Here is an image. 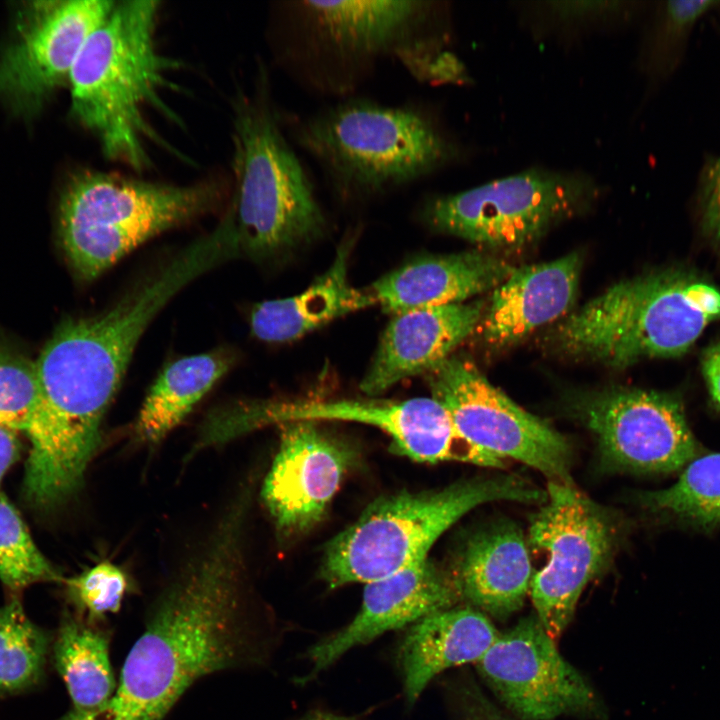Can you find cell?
<instances>
[{"instance_id": "1", "label": "cell", "mask_w": 720, "mask_h": 720, "mask_svg": "<svg viewBox=\"0 0 720 720\" xmlns=\"http://www.w3.org/2000/svg\"><path fill=\"white\" fill-rule=\"evenodd\" d=\"M209 268L206 254L190 247L115 305L55 330L35 361L40 405L27 433L24 478L33 504L55 505L80 486L139 339L168 301Z\"/></svg>"}, {"instance_id": "2", "label": "cell", "mask_w": 720, "mask_h": 720, "mask_svg": "<svg viewBox=\"0 0 720 720\" xmlns=\"http://www.w3.org/2000/svg\"><path fill=\"white\" fill-rule=\"evenodd\" d=\"M241 523V507L231 508L204 553L164 594L111 698L58 720H163L197 680L249 662L252 637L239 585Z\"/></svg>"}, {"instance_id": "3", "label": "cell", "mask_w": 720, "mask_h": 720, "mask_svg": "<svg viewBox=\"0 0 720 720\" xmlns=\"http://www.w3.org/2000/svg\"><path fill=\"white\" fill-rule=\"evenodd\" d=\"M159 2L115 1L83 45L69 74L76 118L104 155L141 171L156 137L148 113L165 108L163 93L179 63L161 54L155 29Z\"/></svg>"}, {"instance_id": "4", "label": "cell", "mask_w": 720, "mask_h": 720, "mask_svg": "<svg viewBox=\"0 0 720 720\" xmlns=\"http://www.w3.org/2000/svg\"><path fill=\"white\" fill-rule=\"evenodd\" d=\"M296 143L343 197H372L454 162L456 142L423 107L349 99L294 127Z\"/></svg>"}, {"instance_id": "5", "label": "cell", "mask_w": 720, "mask_h": 720, "mask_svg": "<svg viewBox=\"0 0 720 720\" xmlns=\"http://www.w3.org/2000/svg\"><path fill=\"white\" fill-rule=\"evenodd\" d=\"M720 320V289L682 270H664L610 286L560 326L566 353L615 368L685 354Z\"/></svg>"}, {"instance_id": "6", "label": "cell", "mask_w": 720, "mask_h": 720, "mask_svg": "<svg viewBox=\"0 0 720 720\" xmlns=\"http://www.w3.org/2000/svg\"><path fill=\"white\" fill-rule=\"evenodd\" d=\"M546 499V491L513 476L477 478L441 490L381 496L328 542L321 579L331 589L383 579L426 559L447 529L483 503H544Z\"/></svg>"}, {"instance_id": "7", "label": "cell", "mask_w": 720, "mask_h": 720, "mask_svg": "<svg viewBox=\"0 0 720 720\" xmlns=\"http://www.w3.org/2000/svg\"><path fill=\"white\" fill-rule=\"evenodd\" d=\"M265 96L238 103L232 135L230 211L239 247L255 258L309 242L326 226L313 183Z\"/></svg>"}, {"instance_id": "8", "label": "cell", "mask_w": 720, "mask_h": 720, "mask_svg": "<svg viewBox=\"0 0 720 720\" xmlns=\"http://www.w3.org/2000/svg\"><path fill=\"white\" fill-rule=\"evenodd\" d=\"M216 194L208 184L83 171L60 199V242L75 275L91 281L149 239L206 211Z\"/></svg>"}, {"instance_id": "9", "label": "cell", "mask_w": 720, "mask_h": 720, "mask_svg": "<svg viewBox=\"0 0 720 720\" xmlns=\"http://www.w3.org/2000/svg\"><path fill=\"white\" fill-rule=\"evenodd\" d=\"M589 176L531 169L429 197L421 217L433 230L492 247H518L596 198Z\"/></svg>"}, {"instance_id": "10", "label": "cell", "mask_w": 720, "mask_h": 720, "mask_svg": "<svg viewBox=\"0 0 720 720\" xmlns=\"http://www.w3.org/2000/svg\"><path fill=\"white\" fill-rule=\"evenodd\" d=\"M546 493L526 541L532 568L529 595L537 619L555 641L573 617L582 591L611 557L616 527L607 511L572 482L549 481Z\"/></svg>"}, {"instance_id": "11", "label": "cell", "mask_w": 720, "mask_h": 720, "mask_svg": "<svg viewBox=\"0 0 720 720\" xmlns=\"http://www.w3.org/2000/svg\"><path fill=\"white\" fill-rule=\"evenodd\" d=\"M293 421L370 425L390 437L394 452L417 462L457 461L492 468L507 464L464 438L433 398L255 402L222 411L218 427L230 440L259 427Z\"/></svg>"}, {"instance_id": "12", "label": "cell", "mask_w": 720, "mask_h": 720, "mask_svg": "<svg viewBox=\"0 0 720 720\" xmlns=\"http://www.w3.org/2000/svg\"><path fill=\"white\" fill-rule=\"evenodd\" d=\"M426 375L432 398L464 438L531 466L549 481L572 482L567 440L494 387L471 361L450 356Z\"/></svg>"}, {"instance_id": "13", "label": "cell", "mask_w": 720, "mask_h": 720, "mask_svg": "<svg viewBox=\"0 0 720 720\" xmlns=\"http://www.w3.org/2000/svg\"><path fill=\"white\" fill-rule=\"evenodd\" d=\"M579 411L609 467L669 474L683 470L699 456L683 402L676 394L614 388L583 399Z\"/></svg>"}, {"instance_id": "14", "label": "cell", "mask_w": 720, "mask_h": 720, "mask_svg": "<svg viewBox=\"0 0 720 720\" xmlns=\"http://www.w3.org/2000/svg\"><path fill=\"white\" fill-rule=\"evenodd\" d=\"M475 664L500 700L524 719L592 713L598 706L590 685L559 653L536 616L499 633Z\"/></svg>"}, {"instance_id": "15", "label": "cell", "mask_w": 720, "mask_h": 720, "mask_svg": "<svg viewBox=\"0 0 720 720\" xmlns=\"http://www.w3.org/2000/svg\"><path fill=\"white\" fill-rule=\"evenodd\" d=\"M115 1L68 0L35 3L14 42L0 58V96L32 108L69 79L88 37Z\"/></svg>"}, {"instance_id": "16", "label": "cell", "mask_w": 720, "mask_h": 720, "mask_svg": "<svg viewBox=\"0 0 720 720\" xmlns=\"http://www.w3.org/2000/svg\"><path fill=\"white\" fill-rule=\"evenodd\" d=\"M317 424L281 425L280 446L264 480L263 502L285 535L302 534L322 519L355 462L354 449Z\"/></svg>"}, {"instance_id": "17", "label": "cell", "mask_w": 720, "mask_h": 720, "mask_svg": "<svg viewBox=\"0 0 720 720\" xmlns=\"http://www.w3.org/2000/svg\"><path fill=\"white\" fill-rule=\"evenodd\" d=\"M425 1H301L313 39L331 52L353 59L392 56L407 70L422 54L442 46L424 36L438 10Z\"/></svg>"}, {"instance_id": "18", "label": "cell", "mask_w": 720, "mask_h": 720, "mask_svg": "<svg viewBox=\"0 0 720 720\" xmlns=\"http://www.w3.org/2000/svg\"><path fill=\"white\" fill-rule=\"evenodd\" d=\"M461 598L453 570L441 568L428 557L365 584L355 618L309 649L311 675L327 668L350 649L390 630L414 624L427 615L452 608Z\"/></svg>"}, {"instance_id": "19", "label": "cell", "mask_w": 720, "mask_h": 720, "mask_svg": "<svg viewBox=\"0 0 720 720\" xmlns=\"http://www.w3.org/2000/svg\"><path fill=\"white\" fill-rule=\"evenodd\" d=\"M483 312V302L474 301L393 314L361 390L376 396L405 378L429 373L473 332Z\"/></svg>"}, {"instance_id": "20", "label": "cell", "mask_w": 720, "mask_h": 720, "mask_svg": "<svg viewBox=\"0 0 720 720\" xmlns=\"http://www.w3.org/2000/svg\"><path fill=\"white\" fill-rule=\"evenodd\" d=\"M581 265V257L574 252L547 263L515 268L494 289L476 327L485 342L512 344L565 315L575 301Z\"/></svg>"}, {"instance_id": "21", "label": "cell", "mask_w": 720, "mask_h": 720, "mask_svg": "<svg viewBox=\"0 0 720 720\" xmlns=\"http://www.w3.org/2000/svg\"><path fill=\"white\" fill-rule=\"evenodd\" d=\"M515 269L506 261L479 252L415 259L375 281L369 293L392 314L463 303L498 287Z\"/></svg>"}, {"instance_id": "22", "label": "cell", "mask_w": 720, "mask_h": 720, "mask_svg": "<svg viewBox=\"0 0 720 720\" xmlns=\"http://www.w3.org/2000/svg\"><path fill=\"white\" fill-rule=\"evenodd\" d=\"M453 573L462 598L483 612L505 618L519 610L529 593L531 561L521 530L497 523L472 536Z\"/></svg>"}, {"instance_id": "23", "label": "cell", "mask_w": 720, "mask_h": 720, "mask_svg": "<svg viewBox=\"0 0 720 720\" xmlns=\"http://www.w3.org/2000/svg\"><path fill=\"white\" fill-rule=\"evenodd\" d=\"M498 635L482 612L470 608L437 611L412 624L397 654L409 704L439 673L478 662Z\"/></svg>"}, {"instance_id": "24", "label": "cell", "mask_w": 720, "mask_h": 720, "mask_svg": "<svg viewBox=\"0 0 720 720\" xmlns=\"http://www.w3.org/2000/svg\"><path fill=\"white\" fill-rule=\"evenodd\" d=\"M351 245L342 244L328 270L292 297L263 301L250 315L253 335L265 342L296 340L348 313L375 304L371 294L353 287L348 278Z\"/></svg>"}, {"instance_id": "25", "label": "cell", "mask_w": 720, "mask_h": 720, "mask_svg": "<svg viewBox=\"0 0 720 720\" xmlns=\"http://www.w3.org/2000/svg\"><path fill=\"white\" fill-rule=\"evenodd\" d=\"M232 355L224 351L186 356L165 367L139 411L135 433L144 442L163 439L227 373Z\"/></svg>"}, {"instance_id": "26", "label": "cell", "mask_w": 720, "mask_h": 720, "mask_svg": "<svg viewBox=\"0 0 720 720\" xmlns=\"http://www.w3.org/2000/svg\"><path fill=\"white\" fill-rule=\"evenodd\" d=\"M55 666L76 712L103 706L116 689L109 659L108 639L80 620L66 619L54 644Z\"/></svg>"}, {"instance_id": "27", "label": "cell", "mask_w": 720, "mask_h": 720, "mask_svg": "<svg viewBox=\"0 0 720 720\" xmlns=\"http://www.w3.org/2000/svg\"><path fill=\"white\" fill-rule=\"evenodd\" d=\"M644 506L680 524L712 529L720 525V453L697 456L671 486L641 495Z\"/></svg>"}, {"instance_id": "28", "label": "cell", "mask_w": 720, "mask_h": 720, "mask_svg": "<svg viewBox=\"0 0 720 720\" xmlns=\"http://www.w3.org/2000/svg\"><path fill=\"white\" fill-rule=\"evenodd\" d=\"M49 639L17 600L0 608V694L30 687L40 678Z\"/></svg>"}, {"instance_id": "29", "label": "cell", "mask_w": 720, "mask_h": 720, "mask_svg": "<svg viewBox=\"0 0 720 720\" xmlns=\"http://www.w3.org/2000/svg\"><path fill=\"white\" fill-rule=\"evenodd\" d=\"M0 579L13 592L61 577L35 545L20 514L0 492Z\"/></svg>"}, {"instance_id": "30", "label": "cell", "mask_w": 720, "mask_h": 720, "mask_svg": "<svg viewBox=\"0 0 720 720\" xmlns=\"http://www.w3.org/2000/svg\"><path fill=\"white\" fill-rule=\"evenodd\" d=\"M39 405L35 362L0 346V427L27 434Z\"/></svg>"}, {"instance_id": "31", "label": "cell", "mask_w": 720, "mask_h": 720, "mask_svg": "<svg viewBox=\"0 0 720 720\" xmlns=\"http://www.w3.org/2000/svg\"><path fill=\"white\" fill-rule=\"evenodd\" d=\"M720 10V1H666L655 27L652 60L659 71H670L679 61L688 36L705 14Z\"/></svg>"}, {"instance_id": "32", "label": "cell", "mask_w": 720, "mask_h": 720, "mask_svg": "<svg viewBox=\"0 0 720 720\" xmlns=\"http://www.w3.org/2000/svg\"><path fill=\"white\" fill-rule=\"evenodd\" d=\"M66 584L74 601L90 619L117 612L129 589L127 575L108 561L67 579Z\"/></svg>"}, {"instance_id": "33", "label": "cell", "mask_w": 720, "mask_h": 720, "mask_svg": "<svg viewBox=\"0 0 720 720\" xmlns=\"http://www.w3.org/2000/svg\"><path fill=\"white\" fill-rule=\"evenodd\" d=\"M698 204L704 233L720 245V156L708 160L702 170Z\"/></svg>"}, {"instance_id": "34", "label": "cell", "mask_w": 720, "mask_h": 720, "mask_svg": "<svg viewBox=\"0 0 720 720\" xmlns=\"http://www.w3.org/2000/svg\"><path fill=\"white\" fill-rule=\"evenodd\" d=\"M701 368L711 402L720 411V340L703 350Z\"/></svg>"}, {"instance_id": "35", "label": "cell", "mask_w": 720, "mask_h": 720, "mask_svg": "<svg viewBox=\"0 0 720 720\" xmlns=\"http://www.w3.org/2000/svg\"><path fill=\"white\" fill-rule=\"evenodd\" d=\"M621 2L608 1H564L550 2L554 13L565 19L594 16L615 11Z\"/></svg>"}, {"instance_id": "36", "label": "cell", "mask_w": 720, "mask_h": 720, "mask_svg": "<svg viewBox=\"0 0 720 720\" xmlns=\"http://www.w3.org/2000/svg\"><path fill=\"white\" fill-rule=\"evenodd\" d=\"M20 443L14 431L0 427V481L19 456Z\"/></svg>"}]
</instances>
